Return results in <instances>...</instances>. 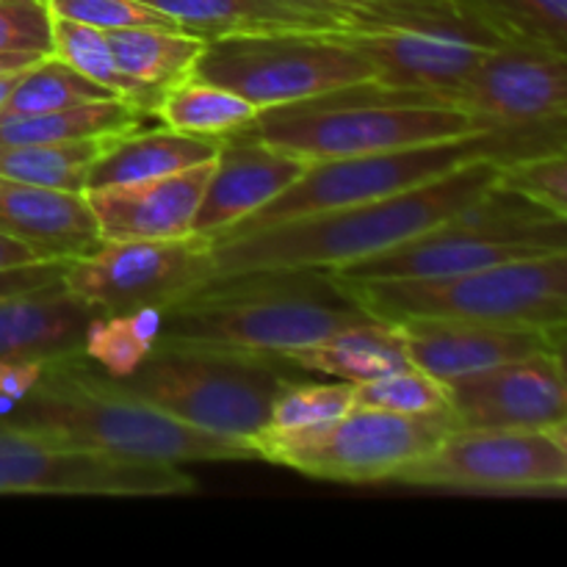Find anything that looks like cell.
Segmentation results:
<instances>
[{"label": "cell", "mask_w": 567, "mask_h": 567, "mask_svg": "<svg viewBox=\"0 0 567 567\" xmlns=\"http://www.w3.org/2000/svg\"><path fill=\"white\" fill-rule=\"evenodd\" d=\"M221 138L188 136V133L158 127V131H127L109 138L97 158L89 164L86 188L125 186V183L153 181V177L172 175L188 166L214 161L219 153Z\"/></svg>", "instance_id": "cell-23"}, {"label": "cell", "mask_w": 567, "mask_h": 567, "mask_svg": "<svg viewBox=\"0 0 567 567\" xmlns=\"http://www.w3.org/2000/svg\"><path fill=\"white\" fill-rule=\"evenodd\" d=\"M457 430H548L567 424L565 360L546 352L443 382Z\"/></svg>", "instance_id": "cell-16"}, {"label": "cell", "mask_w": 567, "mask_h": 567, "mask_svg": "<svg viewBox=\"0 0 567 567\" xmlns=\"http://www.w3.org/2000/svg\"><path fill=\"white\" fill-rule=\"evenodd\" d=\"M177 28L214 42L275 33H343L365 25L360 14L332 0H142Z\"/></svg>", "instance_id": "cell-20"}, {"label": "cell", "mask_w": 567, "mask_h": 567, "mask_svg": "<svg viewBox=\"0 0 567 567\" xmlns=\"http://www.w3.org/2000/svg\"><path fill=\"white\" fill-rule=\"evenodd\" d=\"M354 404L360 408L388 410L399 415H441L449 413L446 385L426 371L410 369L380 380L354 385Z\"/></svg>", "instance_id": "cell-32"}, {"label": "cell", "mask_w": 567, "mask_h": 567, "mask_svg": "<svg viewBox=\"0 0 567 567\" xmlns=\"http://www.w3.org/2000/svg\"><path fill=\"white\" fill-rule=\"evenodd\" d=\"M114 138V136H111ZM109 138H83L61 144H0V177L81 194L89 164Z\"/></svg>", "instance_id": "cell-30"}, {"label": "cell", "mask_w": 567, "mask_h": 567, "mask_svg": "<svg viewBox=\"0 0 567 567\" xmlns=\"http://www.w3.org/2000/svg\"><path fill=\"white\" fill-rule=\"evenodd\" d=\"M275 358L153 347L122 385L172 419L214 435L252 441L269 426L271 402L293 380Z\"/></svg>", "instance_id": "cell-7"}, {"label": "cell", "mask_w": 567, "mask_h": 567, "mask_svg": "<svg viewBox=\"0 0 567 567\" xmlns=\"http://www.w3.org/2000/svg\"><path fill=\"white\" fill-rule=\"evenodd\" d=\"M565 59L548 50L498 44L435 100L465 111L487 131L563 122L567 114Z\"/></svg>", "instance_id": "cell-15"}, {"label": "cell", "mask_w": 567, "mask_h": 567, "mask_svg": "<svg viewBox=\"0 0 567 567\" xmlns=\"http://www.w3.org/2000/svg\"><path fill=\"white\" fill-rule=\"evenodd\" d=\"M502 164L474 158L441 177L352 208L310 214L258 233L214 241L216 277L249 271L336 269L371 258L463 214L498 183Z\"/></svg>", "instance_id": "cell-2"}, {"label": "cell", "mask_w": 567, "mask_h": 567, "mask_svg": "<svg viewBox=\"0 0 567 567\" xmlns=\"http://www.w3.org/2000/svg\"><path fill=\"white\" fill-rule=\"evenodd\" d=\"M214 277V244L199 236L103 241L61 271L66 291L100 316L166 310Z\"/></svg>", "instance_id": "cell-12"}, {"label": "cell", "mask_w": 567, "mask_h": 567, "mask_svg": "<svg viewBox=\"0 0 567 567\" xmlns=\"http://www.w3.org/2000/svg\"><path fill=\"white\" fill-rule=\"evenodd\" d=\"M28 72V70H25ZM22 78V72H17V75H6V78H0V109H3L6 105V100H9V94L14 92V86H17V81H20Z\"/></svg>", "instance_id": "cell-42"}, {"label": "cell", "mask_w": 567, "mask_h": 567, "mask_svg": "<svg viewBox=\"0 0 567 567\" xmlns=\"http://www.w3.org/2000/svg\"><path fill=\"white\" fill-rule=\"evenodd\" d=\"M83 354L114 380H125L153 352L133 327L131 316H94L83 332Z\"/></svg>", "instance_id": "cell-34"}, {"label": "cell", "mask_w": 567, "mask_h": 567, "mask_svg": "<svg viewBox=\"0 0 567 567\" xmlns=\"http://www.w3.org/2000/svg\"><path fill=\"white\" fill-rule=\"evenodd\" d=\"M471 114L377 83L260 109L247 133L305 161L388 153L485 133Z\"/></svg>", "instance_id": "cell-4"}, {"label": "cell", "mask_w": 567, "mask_h": 567, "mask_svg": "<svg viewBox=\"0 0 567 567\" xmlns=\"http://www.w3.org/2000/svg\"><path fill=\"white\" fill-rule=\"evenodd\" d=\"M332 3L352 9L354 14L363 17L365 25H371V22L419 20V17L454 11L449 0H332Z\"/></svg>", "instance_id": "cell-38"}, {"label": "cell", "mask_w": 567, "mask_h": 567, "mask_svg": "<svg viewBox=\"0 0 567 567\" xmlns=\"http://www.w3.org/2000/svg\"><path fill=\"white\" fill-rule=\"evenodd\" d=\"M42 255L37 249H31L28 244L17 241V238L3 236L0 233V271L6 269H20V266H31V264H42Z\"/></svg>", "instance_id": "cell-40"}, {"label": "cell", "mask_w": 567, "mask_h": 567, "mask_svg": "<svg viewBox=\"0 0 567 567\" xmlns=\"http://www.w3.org/2000/svg\"><path fill=\"white\" fill-rule=\"evenodd\" d=\"M354 408V385L338 382L291 380L271 402L269 430H305L338 419Z\"/></svg>", "instance_id": "cell-33"}, {"label": "cell", "mask_w": 567, "mask_h": 567, "mask_svg": "<svg viewBox=\"0 0 567 567\" xmlns=\"http://www.w3.org/2000/svg\"><path fill=\"white\" fill-rule=\"evenodd\" d=\"M308 164L310 161L282 153L247 131L221 138L214 172L205 183L203 203L194 216L192 236L214 241L227 227L286 192Z\"/></svg>", "instance_id": "cell-17"}, {"label": "cell", "mask_w": 567, "mask_h": 567, "mask_svg": "<svg viewBox=\"0 0 567 567\" xmlns=\"http://www.w3.org/2000/svg\"><path fill=\"white\" fill-rule=\"evenodd\" d=\"M504 44L567 55V0H449Z\"/></svg>", "instance_id": "cell-27"}, {"label": "cell", "mask_w": 567, "mask_h": 567, "mask_svg": "<svg viewBox=\"0 0 567 567\" xmlns=\"http://www.w3.org/2000/svg\"><path fill=\"white\" fill-rule=\"evenodd\" d=\"M103 100H120L111 89L89 81L70 64L55 59L53 53L44 55L39 64L22 72L14 92L9 94L6 105L0 109V120L20 114H42V111L72 109V105L103 103Z\"/></svg>", "instance_id": "cell-31"}, {"label": "cell", "mask_w": 567, "mask_h": 567, "mask_svg": "<svg viewBox=\"0 0 567 567\" xmlns=\"http://www.w3.org/2000/svg\"><path fill=\"white\" fill-rule=\"evenodd\" d=\"M216 161V158H214ZM214 161L125 186L83 192L103 241L192 236Z\"/></svg>", "instance_id": "cell-19"}, {"label": "cell", "mask_w": 567, "mask_h": 567, "mask_svg": "<svg viewBox=\"0 0 567 567\" xmlns=\"http://www.w3.org/2000/svg\"><path fill=\"white\" fill-rule=\"evenodd\" d=\"M116 66L142 86L166 94L194 72L205 39L177 28H120L105 31Z\"/></svg>", "instance_id": "cell-25"}, {"label": "cell", "mask_w": 567, "mask_h": 567, "mask_svg": "<svg viewBox=\"0 0 567 567\" xmlns=\"http://www.w3.org/2000/svg\"><path fill=\"white\" fill-rule=\"evenodd\" d=\"M567 424L548 430H454L393 474V485L474 493L567 491Z\"/></svg>", "instance_id": "cell-11"}, {"label": "cell", "mask_w": 567, "mask_h": 567, "mask_svg": "<svg viewBox=\"0 0 567 567\" xmlns=\"http://www.w3.org/2000/svg\"><path fill=\"white\" fill-rule=\"evenodd\" d=\"M0 233L44 260H72L103 244L86 197L0 177Z\"/></svg>", "instance_id": "cell-21"}, {"label": "cell", "mask_w": 567, "mask_h": 567, "mask_svg": "<svg viewBox=\"0 0 567 567\" xmlns=\"http://www.w3.org/2000/svg\"><path fill=\"white\" fill-rule=\"evenodd\" d=\"M66 260H42V264L20 266V269L0 271V299L14 297V293L31 291V288L48 286V282L61 280Z\"/></svg>", "instance_id": "cell-39"}, {"label": "cell", "mask_w": 567, "mask_h": 567, "mask_svg": "<svg viewBox=\"0 0 567 567\" xmlns=\"http://www.w3.org/2000/svg\"><path fill=\"white\" fill-rule=\"evenodd\" d=\"M155 116L166 127L188 136L227 138L247 131L258 116V109L230 89L188 75L164 94Z\"/></svg>", "instance_id": "cell-28"}, {"label": "cell", "mask_w": 567, "mask_h": 567, "mask_svg": "<svg viewBox=\"0 0 567 567\" xmlns=\"http://www.w3.org/2000/svg\"><path fill=\"white\" fill-rule=\"evenodd\" d=\"M399 330L410 363L441 382L532 354H563L565 343V327L543 330V327L460 324V321H399Z\"/></svg>", "instance_id": "cell-18"}, {"label": "cell", "mask_w": 567, "mask_h": 567, "mask_svg": "<svg viewBox=\"0 0 567 567\" xmlns=\"http://www.w3.org/2000/svg\"><path fill=\"white\" fill-rule=\"evenodd\" d=\"M3 493L158 498L197 493V482L181 465L131 463L0 430V496Z\"/></svg>", "instance_id": "cell-14"}, {"label": "cell", "mask_w": 567, "mask_h": 567, "mask_svg": "<svg viewBox=\"0 0 567 567\" xmlns=\"http://www.w3.org/2000/svg\"><path fill=\"white\" fill-rule=\"evenodd\" d=\"M374 319L327 269L214 277L164 310L155 347L280 358Z\"/></svg>", "instance_id": "cell-3"}, {"label": "cell", "mask_w": 567, "mask_h": 567, "mask_svg": "<svg viewBox=\"0 0 567 567\" xmlns=\"http://www.w3.org/2000/svg\"><path fill=\"white\" fill-rule=\"evenodd\" d=\"M0 430L131 463L186 465L258 460L249 441L214 435L172 419L127 391L83 352L48 360L37 385L11 410Z\"/></svg>", "instance_id": "cell-1"}, {"label": "cell", "mask_w": 567, "mask_h": 567, "mask_svg": "<svg viewBox=\"0 0 567 567\" xmlns=\"http://www.w3.org/2000/svg\"><path fill=\"white\" fill-rule=\"evenodd\" d=\"M498 183L520 197L532 199L540 208L567 216V158L565 150L526 155L502 164Z\"/></svg>", "instance_id": "cell-35"}, {"label": "cell", "mask_w": 567, "mask_h": 567, "mask_svg": "<svg viewBox=\"0 0 567 567\" xmlns=\"http://www.w3.org/2000/svg\"><path fill=\"white\" fill-rule=\"evenodd\" d=\"M336 37L374 64L377 86L415 92L426 100L463 81L491 50L504 44L457 11L404 22H371Z\"/></svg>", "instance_id": "cell-13"}, {"label": "cell", "mask_w": 567, "mask_h": 567, "mask_svg": "<svg viewBox=\"0 0 567 567\" xmlns=\"http://www.w3.org/2000/svg\"><path fill=\"white\" fill-rule=\"evenodd\" d=\"M341 282L380 321L543 327L567 321V252L535 255L437 280Z\"/></svg>", "instance_id": "cell-5"}, {"label": "cell", "mask_w": 567, "mask_h": 567, "mask_svg": "<svg viewBox=\"0 0 567 567\" xmlns=\"http://www.w3.org/2000/svg\"><path fill=\"white\" fill-rule=\"evenodd\" d=\"M53 17L83 22L100 31H120V28H177L164 11L142 3V0H44ZM181 31V28H177Z\"/></svg>", "instance_id": "cell-36"}, {"label": "cell", "mask_w": 567, "mask_h": 567, "mask_svg": "<svg viewBox=\"0 0 567 567\" xmlns=\"http://www.w3.org/2000/svg\"><path fill=\"white\" fill-rule=\"evenodd\" d=\"M142 111L125 100L72 105V109L20 114L0 120V144H61L83 138H111L136 131Z\"/></svg>", "instance_id": "cell-26"}, {"label": "cell", "mask_w": 567, "mask_h": 567, "mask_svg": "<svg viewBox=\"0 0 567 567\" xmlns=\"http://www.w3.org/2000/svg\"><path fill=\"white\" fill-rule=\"evenodd\" d=\"M474 158H493L491 131L476 133L471 138H457V142L310 161L302 175L286 192L277 194L260 210L227 227L214 241L249 236V233H258L264 227L302 219V216L310 214H327V210L374 203V199L408 192V188L421 186L432 177L446 175V172L457 169V166L468 164Z\"/></svg>", "instance_id": "cell-10"}, {"label": "cell", "mask_w": 567, "mask_h": 567, "mask_svg": "<svg viewBox=\"0 0 567 567\" xmlns=\"http://www.w3.org/2000/svg\"><path fill=\"white\" fill-rule=\"evenodd\" d=\"M452 415H399L354 404L338 419L305 430H269L252 437L258 460L347 485L391 482L454 432Z\"/></svg>", "instance_id": "cell-8"}, {"label": "cell", "mask_w": 567, "mask_h": 567, "mask_svg": "<svg viewBox=\"0 0 567 567\" xmlns=\"http://www.w3.org/2000/svg\"><path fill=\"white\" fill-rule=\"evenodd\" d=\"M100 316L55 280L0 299V360H55L83 352V332Z\"/></svg>", "instance_id": "cell-22"}, {"label": "cell", "mask_w": 567, "mask_h": 567, "mask_svg": "<svg viewBox=\"0 0 567 567\" xmlns=\"http://www.w3.org/2000/svg\"><path fill=\"white\" fill-rule=\"evenodd\" d=\"M275 360L291 365L293 371L336 377V380H347L352 385H363V382L380 380V377L396 374V371L413 365L399 324L380 319L338 330L336 336L324 338L313 347L293 349Z\"/></svg>", "instance_id": "cell-24"}, {"label": "cell", "mask_w": 567, "mask_h": 567, "mask_svg": "<svg viewBox=\"0 0 567 567\" xmlns=\"http://www.w3.org/2000/svg\"><path fill=\"white\" fill-rule=\"evenodd\" d=\"M565 219L502 183L463 214L371 258L327 269L336 280H437L535 255L567 252Z\"/></svg>", "instance_id": "cell-6"}, {"label": "cell", "mask_w": 567, "mask_h": 567, "mask_svg": "<svg viewBox=\"0 0 567 567\" xmlns=\"http://www.w3.org/2000/svg\"><path fill=\"white\" fill-rule=\"evenodd\" d=\"M53 55L70 64L72 70L81 72V75H86L89 81L111 89L116 97L131 103L142 114H155V109L164 100V94L142 86L116 66L109 37L100 28L53 17Z\"/></svg>", "instance_id": "cell-29"}, {"label": "cell", "mask_w": 567, "mask_h": 567, "mask_svg": "<svg viewBox=\"0 0 567 567\" xmlns=\"http://www.w3.org/2000/svg\"><path fill=\"white\" fill-rule=\"evenodd\" d=\"M192 75L241 94L260 111L374 83L377 70L336 33H275L205 42Z\"/></svg>", "instance_id": "cell-9"}, {"label": "cell", "mask_w": 567, "mask_h": 567, "mask_svg": "<svg viewBox=\"0 0 567 567\" xmlns=\"http://www.w3.org/2000/svg\"><path fill=\"white\" fill-rule=\"evenodd\" d=\"M0 53H53V14L44 0H0Z\"/></svg>", "instance_id": "cell-37"}, {"label": "cell", "mask_w": 567, "mask_h": 567, "mask_svg": "<svg viewBox=\"0 0 567 567\" xmlns=\"http://www.w3.org/2000/svg\"><path fill=\"white\" fill-rule=\"evenodd\" d=\"M42 59L44 53H0V78L31 70V66L39 64Z\"/></svg>", "instance_id": "cell-41"}]
</instances>
